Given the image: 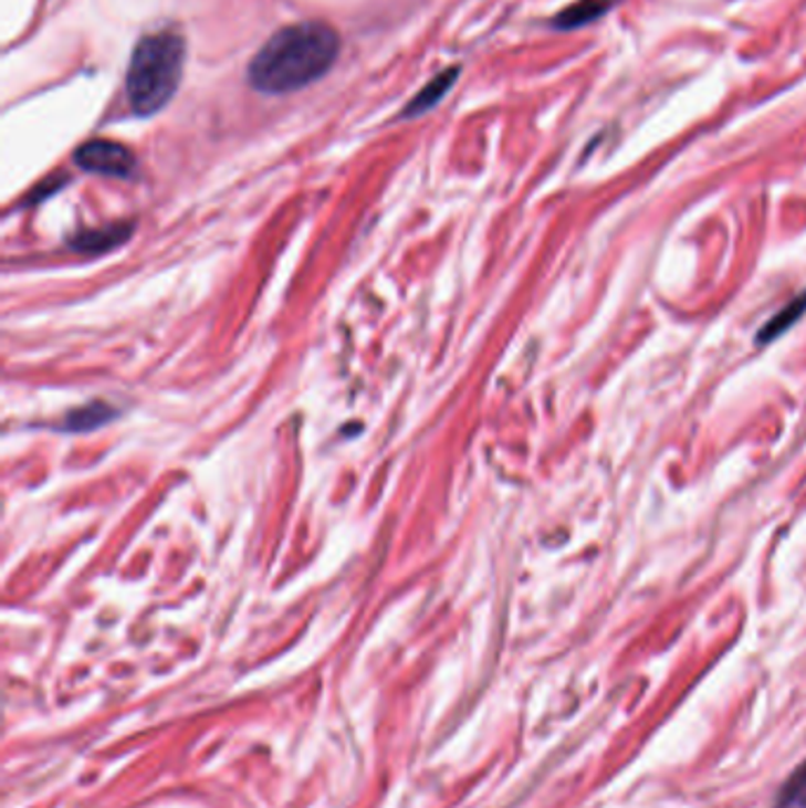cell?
<instances>
[{
    "label": "cell",
    "instance_id": "obj_2",
    "mask_svg": "<svg viewBox=\"0 0 806 808\" xmlns=\"http://www.w3.org/2000/svg\"><path fill=\"white\" fill-rule=\"evenodd\" d=\"M185 69V39L176 31L147 33L135 45L128 74L126 97L137 116L161 112L174 99Z\"/></svg>",
    "mask_w": 806,
    "mask_h": 808
},
{
    "label": "cell",
    "instance_id": "obj_4",
    "mask_svg": "<svg viewBox=\"0 0 806 808\" xmlns=\"http://www.w3.org/2000/svg\"><path fill=\"white\" fill-rule=\"evenodd\" d=\"M617 3V0H577V3L561 10L554 17V27L558 29H582L601 17Z\"/></svg>",
    "mask_w": 806,
    "mask_h": 808
},
{
    "label": "cell",
    "instance_id": "obj_8",
    "mask_svg": "<svg viewBox=\"0 0 806 808\" xmlns=\"http://www.w3.org/2000/svg\"><path fill=\"white\" fill-rule=\"evenodd\" d=\"M114 411L107 409L105 405H93V407H85L81 411H74L72 417H69L64 423V428H69V431H85V428H95V426H102L105 421L112 419Z\"/></svg>",
    "mask_w": 806,
    "mask_h": 808
},
{
    "label": "cell",
    "instance_id": "obj_6",
    "mask_svg": "<svg viewBox=\"0 0 806 808\" xmlns=\"http://www.w3.org/2000/svg\"><path fill=\"white\" fill-rule=\"evenodd\" d=\"M774 808H806V762L781 787Z\"/></svg>",
    "mask_w": 806,
    "mask_h": 808
},
{
    "label": "cell",
    "instance_id": "obj_5",
    "mask_svg": "<svg viewBox=\"0 0 806 808\" xmlns=\"http://www.w3.org/2000/svg\"><path fill=\"white\" fill-rule=\"evenodd\" d=\"M459 76V66H452L448 69V72L438 74L436 78L428 81L423 88L417 93V97L409 102V105L405 107V114L402 116H419V114H426L428 109H433L438 102L448 95V91L454 85Z\"/></svg>",
    "mask_w": 806,
    "mask_h": 808
},
{
    "label": "cell",
    "instance_id": "obj_9",
    "mask_svg": "<svg viewBox=\"0 0 806 808\" xmlns=\"http://www.w3.org/2000/svg\"><path fill=\"white\" fill-rule=\"evenodd\" d=\"M804 307H806V301L804 298H799L797 303H793V305H787L785 307V311L774 319V322H771V324H766L764 326V332H762V340L766 338H774L776 334H781V332H785V326H791L802 313H804Z\"/></svg>",
    "mask_w": 806,
    "mask_h": 808
},
{
    "label": "cell",
    "instance_id": "obj_1",
    "mask_svg": "<svg viewBox=\"0 0 806 808\" xmlns=\"http://www.w3.org/2000/svg\"><path fill=\"white\" fill-rule=\"evenodd\" d=\"M338 48V33L324 22L284 27L251 60L249 81L268 95L301 91L329 72Z\"/></svg>",
    "mask_w": 806,
    "mask_h": 808
},
{
    "label": "cell",
    "instance_id": "obj_3",
    "mask_svg": "<svg viewBox=\"0 0 806 808\" xmlns=\"http://www.w3.org/2000/svg\"><path fill=\"white\" fill-rule=\"evenodd\" d=\"M74 161L88 174L109 178H128L135 170V157L128 147L112 140H91L81 145L74 154Z\"/></svg>",
    "mask_w": 806,
    "mask_h": 808
},
{
    "label": "cell",
    "instance_id": "obj_7",
    "mask_svg": "<svg viewBox=\"0 0 806 808\" xmlns=\"http://www.w3.org/2000/svg\"><path fill=\"white\" fill-rule=\"evenodd\" d=\"M130 228L128 225H116V228H107V230H97V232H88L85 237H81L76 246L81 251H105L109 246L122 244L124 239L128 237Z\"/></svg>",
    "mask_w": 806,
    "mask_h": 808
}]
</instances>
